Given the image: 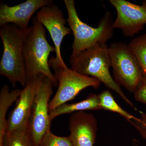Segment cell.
Returning <instances> with one entry per match:
<instances>
[{
  "mask_svg": "<svg viewBox=\"0 0 146 146\" xmlns=\"http://www.w3.org/2000/svg\"><path fill=\"white\" fill-rule=\"evenodd\" d=\"M29 29L23 30L12 24L0 27V36L3 46L0 74L7 78L14 87L17 82L25 87L27 82L23 48Z\"/></svg>",
  "mask_w": 146,
  "mask_h": 146,
  "instance_id": "7a4b0ae2",
  "label": "cell"
},
{
  "mask_svg": "<svg viewBox=\"0 0 146 146\" xmlns=\"http://www.w3.org/2000/svg\"><path fill=\"white\" fill-rule=\"evenodd\" d=\"M36 18L47 29L54 45L56 56L49 60L58 67L66 68L61 55V46L65 36L71 34L72 31L70 27L65 26L67 20L62 10L53 4L38 11Z\"/></svg>",
  "mask_w": 146,
  "mask_h": 146,
  "instance_id": "ba28073f",
  "label": "cell"
},
{
  "mask_svg": "<svg viewBox=\"0 0 146 146\" xmlns=\"http://www.w3.org/2000/svg\"><path fill=\"white\" fill-rule=\"evenodd\" d=\"M146 138V136H145V138Z\"/></svg>",
  "mask_w": 146,
  "mask_h": 146,
  "instance_id": "44dd1931",
  "label": "cell"
},
{
  "mask_svg": "<svg viewBox=\"0 0 146 146\" xmlns=\"http://www.w3.org/2000/svg\"><path fill=\"white\" fill-rule=\"evenodd\" d=\"M70 62L71 69L97 79L108 89L116 92L131 107L138 110L110 74L111 60L106 44L96 45L85 50L74 57L70 58Z\"/></svg>",
  "mask_w": 146,
  "mask_h": 146,
  "instance_id": "3957f363",
  "label": "cell"
},
{
  "mask_svg": "<svg viewBox=\"0 0 146 146\" xmlns=\"http://www.w3.org/2000/svg\"><path fill=\"white\" fill-rule=\"evenodd\" d=\"M38 146H74L69 136L61 137L55 135L50 130L45 133Z\"/></svg>",
  "mask_w": 146,
  "mask_h": 146,
  "instance_id": "ac0fdd59",
  "label": "cell"
},
{
  "mask_svg": "<svg viewBox=\"0 0 146 146\" xmlns=\"http://www.w3.org/2000/svg\"><path fill=\"white\" fill-rule=\"evenodd\" d=\"M49 63L54 70L58 83L57 91L50 102L49 112L72 100L85 88L92 87L97 89L100 85V82L94 78L84 75L68 67H58L50 60Z\"/></svg>",
  "mask_w": 146,
  "mask_h": 146,
  "instance_id": "8992f818",
  "label": "cell"
},
{
  "mask_svg": "<svg viewBox=\"0 0 146 146\" xmlns=\"http://www.w3.org/2000/svg\"><path fill=\"white\" fill-rule=\"evenodd\" d=\"M102 109L100 105L98 96L91 94L86 99L75 103L65 104L50 112L51 121L60 115L71 113L84 111L87 110H99Z\"/></svg>",
  "mask_w": 146,
  "mask_h": 146,
  "instance_id": "4fadbf2b",
  "label": "cell"
},
{
  "mask_svg": "<svg viewBox=\"0 0 146 146\" xmlns=\"http://www.w3.org/2000/svg\"><path fill=\"white\" fill-rule=\"evenodd\" d=\"M140 63L144 77H146V33L131 40L128 44Z\"/></svg>",
  "mask_w": 146,
  "mask_h": 146,
  "instance_id": "2e32d148",
  "label": "cell"
},
{
  "mask_svg": "<svg viewBox=\"0 0 146 146\" xmlns=\"http://www.w3.org/2000/svg\"><path fill=\"white\" fill-rule=\"evenodd\" d=\"M140 115H141V118L142 121L145 123V125L144 126H138L135 124L134 126L135 127L139 130L141 135L144 137L145 138L146 136V113L141 111H139Z\"/></svg>",
  "mask_w": 146,
  "mask_h": 146,
  "instance_id": "ffe728a7",
  "label": "cell"
},
{
  "mask_svg": "<svg viewBox=\"0 0 146 146\" xmlns=\"http://www.w3.org/2000/svg\"><path fill=\"white\" fill-rule=\"evenodd\" d=\"M43 75L30 80L22 89L16 107L7 119L6 132L27 129L33 106Z\"/></svg>",
  "mask_w": 146,
  "mask_h": 146,
  "instance_id": "30bf717a",
  "label": "cell"
},
{
  "mask_svg": "<svg viewBox=\"0 0 146 146\" xmlns=\"http://www.w3.org/2000/svg\"><path fill=\"white\" fill-rule=\"evenodd\" d=\"M2 146H33L27 129L6 132Z\"/></svg>",
  "mask_w": 146,
  "mask_h": 146,
  "instance_id": "e0dca14e",
  "label": "cell"
},
{
  "mask_svg": "<svg viewBox=\"0 0 146 146\" xmlns=\"http://www.w3.org/2000/svg\"><path fill=\"white\" fill-rule=\"evenodd\" d=\"M22 89L10 91L7 85L3 86L0 92V146H2L3 140L7 127L6 115L9 107L18 100Z\"/></svg>",
  "mask_w": 146,
  "mask_h": 146,
  "instance_id": "5bb4252c",
  "label": "cell"
},
{
  "mask_svg": "<svg viewBox=\"0 0 146 146\" xmlns=\"http://www.w3.org/2000/svg\"><path fill=\"white\" fill-rule=\"evenodd\" d=\"M68 13V25L74 35L72 54L74 57L80 53L98 45L105 44L113 34L111 13L106 12L99 22L97 27H93L84 23L79 17L74 0H64Z\"/></svg>",
  "mask_w": 146,
  "mask_h": 146,
  "instance_id": "6da1fadb",
  "label": "cell"
},
{
  "mask_svg": "<svg viewBox=\"0 0 146 146\" xmlns=\"http://www.w3.org/2000/svg\"><path fill=\"white\" fill-rule=\"evenodd\" d=\"M98 128L94 115L79 111L74 112L69 120V136L74 146H94Z\"/></svg>",
  "mask_w": 146,
  "mask_h": 146,
  "instance_id": "7c38bea8",
  "label": "cell"
},
{
  "mask_svg": "<svg viewBox=\"0 0 146 146\" xmlns=\"http://www.w3.org/2000/svg\"><path fill=\"white\" fill-rule=\"evenodd\" d=\"M114 80L128 91L134 93L144 78L140 63L128 45L112 43L108 47Z\"/></svg>",
  "mask_w": 146,
  "mask_h": 146,
  "instance_id": "5b68a950",
  "label": "cell"
},
{
  "mask_svg": "<svg viewBox=\"0 0 146 146\" xmlns=\"http://www.w3.org/2000/svg\"><path fill=\"white\" fill-rule=\"evenodd\" d=\"M134 94L136 100L146 105V77H144Z\"/></svg>",
  "mask_w": 146,
  "mask_h": 146,
  "instance_id": "d6986e66",
  "label": "cell"
},
{
  "mask_svg": "<svg viewBox=\"0 0 146 146\" xmlns=\"http://www.w3.org/2000/svg\"><path fill=\"white\" fill-rule=\"evenodd\" d=\"M52 82L43 76L35 99L27 131L33 146H38L42 138L50 130L49 104L53 93Z\"/></svg>",
  "mask_w": 146,
  "mask_h": 146,
  "instance_id": "52a82bcc",
  "label": "cell"
},
{
  "mask_svg": "<svg viewBox=\"0 0 146 146\" xmlns=\"http://www.w3.org/2000/svg\"><path fill=\"white\" fill-rule=\"evenodd\" d=\"M100 105L102 109L110 110L119 114L133 124L132 120L140 123L141 125H145L141 119L134 117L122 108L115 101L114 97L109 90H104L98 95Z\"/></svg>",
  "mask_w": 146,
  "mask_h": 146,
  "instance_id": "9a60e30c",
  "label": "cell"
},
{
  "mask_svg": "<svg viewBox=\"0 0 146 146\" xmlns=\"http://www.w3.org/2000/svg\"><path fill=\"white\" fill-rule=\"evenodd\" d=\"M55 48L46 39L45 28L36 20L33 21L24 43L23 54L27 81L42 74L49 79L54 86L58 81L50 69L48 58Z\"/></svg>",
  "mask_w": 146,
  "mask_h": 146,
  "instance_id": "277c9868",
  "label": "cell"
},
{
  "mask_svg": "<svg viewBox=\"0 0 146 146\" xmlns=\"http://www.w3.org/2000/svg\"><path fill=\"white\" fill-rule=\"evenodd\" d=\"M52 0H27L10 6L4 3L0 4V27L7 24L15 25L23 30L29 28L31 19L41 9L52 5Z\"/></svg>",
  "mask_w": 146,
  "mask_h": 146,
  "instance_id": "8fae6325",
  "label": "cell"
},
{
  "mask_svg": "<svg viewBox=\"0 0 146 146\" xmlns=\"http://www.w3.org/2000/svg\"><path fill=\"white\" fill-rule=\"evenodd\" d=\"M117 11L113 29L121 30L125 36L132 37L146 24V1L136 5L125 0H110Z\"/></svg>",
  "mask_w": 146,
  "mask_h": 146,
  "instance_id": "9c48e42d",
  "label": "cell"
}]
</instances>
